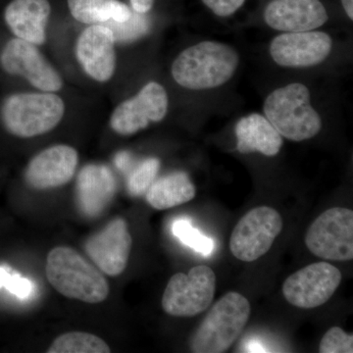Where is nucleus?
Returning <instances> with one entry per match:
<instances>
[{
  "instance_id": "nucleus-10",
  "label": "nucleus",
  "mask_w": 353,
  "mask_h": 353,
  "mask_svg": "<svg viewBox=\"0 0 353 353\" xmlns=\"http://www.w3.org/2000/svg\"><path fill=\"white\" fill-rule=\"evenodd\" d=\"M341 273L334 265L316 262L285 279L283 294L296 307L312 309L323 305L340 287Z\"/></svg>"
},
{
  "instance_id": "nucleus-3",
  "label": "nucleus",
  "mask_w": 353,
  "mask_h": 353,
  "mask_svg": "<svg viewBox=\"0 0 353 353\" xmlns=\"http://www.w3.org/2000/svg\"><path fill=\"white\" fill-rule=\"evenodd\" d=\"M64 113V101L54 92H17L4 99L0 119L9 134L29 139L54 129Z\"/></svg>"
},
{
  "instance_id": "nucleus-14",
  "label": "nucleus",
  "mask_w": 353,
  "mask_h": 353,
  "mask_svg": "<svg viewBox=\"0 0 353 353\" xmlns=\"http://www.w3.org/2000/svg\"><path fill=\"white\" fill-rule=\"evenodd\" d=\"M115 39L103 24L88 27L79 36L76 57L85 73L99 83L108 82L116 69Z\"/></svg>"
},
{
  "instance_id": "nucleus-18",
  "label": "nucleus",
  "mask_w": 353,
  "mask_h": 353,
  "mask_svg": "<svg viewBox=\"0 0 353 353\" xmlns=\"http://www.w3.org/2000/svg\"><path fill=\"white\" fill-rule=\"evenodd\" d=\"M112 172L103 165L83 167L77 179V199L81 210L88 216H97L112 199L115 192Z\"/></svg>"
},
{
  "instance_id": "nucleus-16",
  "label": "nucleus",
  "mask_w": 353,
  "mask_h": 353,
  "mask_svg": "<svg viewBox=\"0 0 353 353\" xmlns=\"http://www.w3.org/2000/svg\"><path fill=\"white\" fill-rule=\"evenodd\" d=\"M264 18L277 31L308 32L324 25L328 14L320 0H272Z\"/></svg>"
},
{
  "instance_id": "nucleus-17",
  "label": "nucleus",
  "mask_w": 353,
  "mask_h": 353,
  "mask_svg": "<svg viewBox=\"0 0 353 353\" xmlns=\"http://www.w3.org/2000/svg\"><path fill=\"white\" fill-rule=\"evenodd\" d=\"M50 13L48 0H12L4 10V20L15 38L41 46Z\"/></svg>"
},
{
  "instance_id": "nucleus-15",
  "label": "nucleus",
  "mask_w": 353,
  "mask_h": 353,
  "mask_svg": "<svg viewBox=\"0 0 353 353\" xmlns=\"http://www.w3.org/2000/svg\"><path fill=\"white\" fill-rule=\"evenodd\" d=\"M78 162V152L72 146H51L29 162L25 172L26 182L36 190L61 187L75 175Z\"/></svg>"
},
{
  "instance_id": "nucleus-12",
  "label": "nucleus",
  "mask_w": 353,
  "mask_h": 353,
  "mask_svg": "<svg viewBox=\"0 0 353 353\" xmlns=\"http://www.w3.org/2000/svg\"><path fill=\"white\" fill-rule=\"evenodd\" d=\"M333 48L331 37L323 32H287L272 41L274 61L288 68H306L322 63Z\"/></svg>"
},
{
  "instance_id": "nucleus-25",
  "label": "nucleus",
  "mask_w": 353,
  "mask_h": 353,
  "mask_svg": "<svg viewBox=\"0 0 353 353\" xmlns=\"http://www.w3.org/2000/svg\"><path fill=\"white\" fill-rule=\"evenodd\" d=\"M173 233L183 245L190 246L204 256H208L214 250V241L192 227L189 220H176L173 225Z\"/></svg>"
},
{
  "instance_id": "nucleus-21",
  "label": "nucleus",
  "mask_w": 353,
  "mask_h": 353,
  "mask_svg": "<svg viewBox=\"0 0 353 353\" xmlns=\"http://www.w3.org/2000/svg\"><path fill=\"white\" fill-rule=\"evenodd\" d=\"M72 16L83 24H104L108 21L126 22L132 11L118 0H68Z\"/></svg>"
},
{
  "instance_id": "nucleus-24",
  "label": "nucleus",
  "mask_w": 353,
  "mask_h": 353,
  "mask_svg": "<svg viewBox=\"0 0 353 353\" xmlns=\"http://www.w3.org/2000/svg\"><path fill=\"white\" fill-rule=\"evenodd\" d=\"M160 168L157 158H148L132 170L128 178V190L132 196H141L145 194L150 185L154 182Z\"/></svg>"
},
{
  "instance_id": "nucleus-20",
  "label": "nucleus",
  "mask_w": 353,
  "mask_h": 353,
  "mask_svg": "<svg viewBox=\"0 0 353 353\" xmlns=\"http://www.w3.org/2000/svg\"><path fill=\"white\" fill-rule=\"evenodd\" d=\"M196 196V187L190 176L173 172L155 180L145 192L146 201L157 210H166L187 203Z\"/></svg>"
},
{
  "instance_id": "nucleus-32",
  "label": "nucleus",
  "mask_w": 353,
  "mask_h": 353,
  "mask_svg": "<svg viewBox=\"0 0 353 353\" xmlns=\"http://www.w3.org/2000/svg\"><path fill=\"white\" fill-rule=\"evenodd\" d=\"M9 272L6 268L0 267V288H3L4 282H6Z\"/></svg>"
},
{
  "instance_id": "nucleus-27",
  "label": "nucleus",
  "mask_w": 353,
  "mask_h": 353,
  "mask_svg": "<svg viewBox=\"0 0 353 353\" xmlns=\"http://www.w3.org/2000/svg\"><path fill=\"white\" fill-rule=\"evenodd\" d=\"M3 288L21 299H28L34 292L31 281L21 277L19 274L9 273Z\"/></svg>"
},
{
  "instance_id": "nucleus-13",
  "label": "nucleus",
  "mask_w": 353,
  "mask_h": 353,
  "mask_svg": "<svg viewBox=\"0 0 353 353\" xmlns=\"http://www.w3.org/2000/svg\"><path fill=\"white\" fill-rule=\"evenodd\" d=\"M132 243L126 221L116 218L88 239L85 250L102 273L116 277L127 268Z\"/></svg>"
},
{
  "instance_id": "nucleus-7",
  "label": "nucleus",
  "mask_w": 353,
  "mask_h": 353,
  "mask_svg": "<svg viewBox=\"0 0 353 353\" xmlns=\"http://www.w3.org/2000/svg\"><path fill=\"white\" fill-rule=\"evenodd\" d=\"M305 245L320 259L350 261L353 259V211L330 208L316 218L305 234Z\"/></svg>"
},
{
  "instance_id": "nucleus-19",
  "label": "nucleus",
  "mask_w": 353,
  "mask_h": 353,
  "mask_svg": "<svg viewBox=\"0 0 353 353\" xmlns=\"http://www.w3.org/2000/svg\"><path fill=\"white\" fill-rule=\"evenodd\" d=\"M236 148L246 153L260 152L266 157H276L282 148L280 132L260 114L252 113L239 120L236 126Z\"/></svg>"
},
{
  "instance_id": "nucleus-31",
  "label": "nucleus",
  "mask_w": 353,
  "mask_h": 353,
  "mask_svg": "<svg viewBox=\"0 0 353 353\" xmlns=\"http://www.w3.org/2000/svg\"><path fill=\"white\" fill-rule=\"evenodd\" d=\"M343 8L350 20L353 19V0H341Z\"/></svg>"
},
{
  "instance_id": "nucleus-28",
  "label": "nucleus",
  "mask_w": 353,
  "mask_h": 353,
  "mask_svg": "<svg viewBox=\"0 0 353 353\" xmlns=\"http://www.w3.org/2000/svg\"><path fill=\"white\" fill-rule=\"evenodd\" d=\"M212 12L220 17H227L240 9L245 0H202Z\"/></svg>"
},
{
  "instance_id": "nucleus-30",
  "label": "nucleus",
  "mask_w": 353,
  "mask_h": 353,
  "mask_svg": "<svg viewBox=\"0 0 353 353\" xmlns=\"http://www.w3.org/2000/svg\"><path fill=\"white\" fill-rule=\"evenodd\" d=\"M132 158L129 152H123L118 153L115 157V164L121 170H127L131 164Z\"/></svg>"
},
{
  "instance_id": "nucleus-26",
  "label": "nucleus",
  "mask_w": 353,
  "mask_h": 353,
  "mask_svg": "<svg viewBox=\"0 0 353 353\" xmlns=\"http://www.w3.org/2000/svg\"><path fill=\"white\" fill-rule=\"evenodd\" d=\"M319 352L352 353V334L345 333L340 327H332L320 341Z\"/></svg>"
},
{
  "instance_id": "nucleus-29",
  "label": "nucleus",
  "mask_w": 353,
  "mask_h": 353,
  "mask_svg": "<svg viewBox=\"0 0 353 353\" xmlns=\"http://www.w3.org/2000/svg\"><path fill=\"white\" fill-rule=\"evenodd\" d=\"M131 4L134 11L145 14L152 9L153 0H131Z\"/></svg>"
},
{
  "instance_id": "nucleus-11",
  "label": "nucleus",
  "mask_w": 353,
  "mask_h": 353,
  "mask_svg": "<svg viewBox=\"0 0 353 353\" xmlns=\"http://www.w3.org/2000/svg\"><path fill=\"white\" fill-rule=\"evenodd\" d=\"M168 95L160 83L150 82L136 97L119 104L110 118V127L121 136H131L164 119Z\"/></svg>"
},
{
  "instance_id": "nucleus-6",
  "label": "nucleus",
  "mask_w": 353,
  "mask_h": 353,
  "mask_svg": "<svg viewBox=\"0 0 353 353\" xmlns=\"http://www.w3.org/2000/svg\"><path fill=\"white\" fill-rule=\"evenodd\" d=\"M216 276L206 265L176 273L170 279L162 297L165 312L175 317H194L209 307L214 299Z\"/></svg>"
},
{
  "instance_id": "nucleus-8",
  "label": "nucleus",
  "mask_w": 353,
  "mask_h": 353,
  "mask_svg": "<svg viewBox=\"0 0 353 353\" xmlns=\"http://www.w3.org/2000/svg\"><path fill=\"white\" fill-rule=\"evenodd\" d=\"M283 225L282 216L275 209L269 206L253 208L234 228L230 250L241 261H255L270 250Z\"/></svg>"
},
{
  "instance_id": "nucleus-22",
  "label": "nucleus",
  "mask_w": 353,
  "mask_h": 353,
  "mask_svg": "<svg viewBox=\"0 0 353 353\" xmlns=\"http://www.w3.org/2000/svg\"><path fill=\"white\" fill-rule=\"evenodd\" d=\"M110 347L99 336L83 332H72L58 336L48 353H109Z\"/></svg>"
},
{
  "instance_id": "nucleus-2",
  "label": "nucleus",
  "mask_w": 353,
  "mask_h": 353,
  "mask_svg": "<svg viewBox=\"0 0 353 353\" xmlns=\"http://www.w3.org/2000/svg\"><path fill=\"white\" fill-rule=\"evenodd\" d=\"M46 277L62 296L87 303H99L110 288L101 270L68 246H57L48 255Z\"/></svg>"
},
{
  "instance_id": "nucleus-23",
  "label": "nucleus",
  "mask_w": 353,
  "mask_h": 353,
  "mask_svg": "<svg viewBox=\"0 0 353 353\" xmlns=\"http://www.w3.org/2000/svg\"><path fill=\"white\" fill-rule=\"evenodd\" d=\"M113 32L116 43H130L145 36L150 29V21L143 13L134 11L126 22H116L110 20L104 23Z\"/></svg>"
},
{
  "instance_id": "nucleus-4",
  "label": "nucleus",
  "mask_w": 353,
  "mask_h": 353,
  "mask_svg": "<svg viewBox=\"0 0 353 353\" xmlns=\"http://www.w3.org/2000/svg\"><path fill=\"white\" fill-rule=\"evenodd\" d=\"M263 109L269 122L290 141H306L321 131V117L311 105L310 92L303 83H290L274 90Z\"/></svg>"
},
{
  "instance_id": "nucleus-5",
  "label": "nucleus",
  "mask_w": 353,
  "mask_h": 353,
  "mask_svg": "<svg viewBox=\"0 0 353 353\" xmlns=\"http://www.w3.org/2000/svg\"><path fill=\"white\" fill-rule=\"evenodd\" d=\"M250 316V301L239 292H228L213 305L192 334L190 350L196 353L227 352L240 338Z\"/></svg>"
},
{
  "instance_id": "nucleus-1",
  "label": "nucleus",
  "mask_w": 353,
  "mask_h": 353,
  "mask_svg": "<svg viewBox=\"0 0 353 353\" xmlns=\"http://www.w3.org/2000/svg\"><path fill=\"white\" fill-rule=\"evenodd\" d=\"M240 63L239 53L228 44L202 41L182 51L172 65V76L181 87L209 90L231 80Z\"/></svg>"
},
{
  "instance_id": "nucleus-9",
  "label": "nucleus",
  "mask_w": 353,
  "mask_h": 353,
  "mask_svg": "<svg viewBox=\"0 0 353 353\" xmlns=\"http://www.w3.org/2000/svg\"><path fill=\"white\" fill-rule=\"evenodd\" d=\"M0 65L9 75L23 77L41 92H57L63 88V79L38 46L29 41L9 39L0 53Z\"/></svg>"
}]
</instances>
